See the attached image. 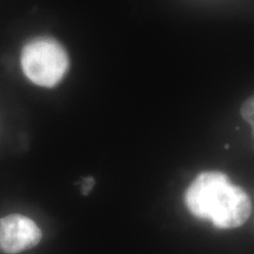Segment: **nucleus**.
<instances>
[{
    "mask_svg": "<svg viewBox=\"0 0 254 254\" xmlns=\"http://www.w3.org/2000/svg\"><path fill=\"white\" fill-rule=\"evenodd\" d=\"M94 184H95V180L93 177H87V178H84V179L81 180V194L82 195H88L90 194V192L92 190V189L94 187Z\"/></svg>",
    "mask_w": 254,
    "mask_h": 254,
    "instance_id": "nucleus-5",
    "label": "nucleus"
},
{
    "mask_svg": "<svg viewBox=\"0 0 254 254\" xmlns=\"http://www.w3.org/2000/svg\"><path fill=\"white\" fill-rule=\"evenodd\" d=\"M21 67L32 82L53 87L67 72L68 56L57 40L49 37L37 38L24 46Z\"/></svg>",
    "mask_w": 254,
    "mask_h": 254,
    "instance_id": "nucleus-2",
    "label": "nucleus"
},
{
    "mask_svg": "<svg viewBox=\"0 0 254 254\" xmlns=\"http://www.w3.org/2000/svg\"><path fill=\"white\" fill-rule=\"evenodd\" d=\"M43 233L31 218L9 214L0 218V252L18 254L40 243Z\"/></svg>",
    "mask_w": 254,
    "mask_h": 254,
    "instance_id": "nucleus-3",
    "label": "nucleus"
},
{
    "mask_svg": "<svg viewBox=\"0 0 254 254\" xmlns=\"http://www.w3.org/2000/svg\"><path fill=\"white\" fill-rule=\"evenodd\" d=\"M240 113L245 122L249 123L252 127V134L254 138V95H251L249 99L244 101V104L241 105Z\"/></svg>",
    "mask_w": 254,
    "mask_h": 254,
    "instance_id": "nucleus-4",
    "label": "nucleus"
},
{
    "mask_svg": "<svg viewBox=\"0 0 254 254\" xmlns=\"http://www.w3.org/2000/svg\"><path fill=\"white\" fill-rule=\"evenodd\" d=\"M184 201L190 214L219 230L243 226L252 212L249 194L219 171L198 174L186 189Z\"/></svg>",
    "mask_w": 254,
    "mask_h": 254,
    "instance_id": "nucleus-1",
    "label": "nucleus"
}]
</instances>
